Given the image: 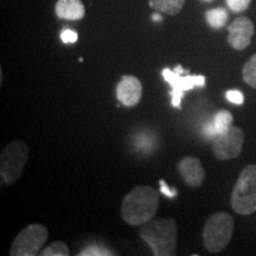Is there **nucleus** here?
I'll return each mask as SVG.
<instances>
[{"instance_id":"nucleus-16","label":"nucleus","mask_w":256,"mask_h":256,"mask_svg":"<svg viewBox=\"0 0 256 256\" xmlns=\"http://www.w3.org/2000/svg\"><path fill=\"white\" fill-rule=\"evenodd\" d=\"M242 78L248 86L256 89V54L246 62L242 70Z\"/></svg>"},{"instance_id":"nucleus-17","label":"nucleus","mask_w":256,"mask_h":256,"mask_svg":"<svg viewBox=\"0 0 256 256\" xmlns=\"http://www.w3.org/2000/svg\"><path fill=\"white\" fill-rule=\"evenodd\" d=\"M70 254L68 246L62 241H56L48 246L43 252H40L42 256H68Z\"/></svg>"},{"instance_id":"nucleus-19","label":"nucleus","mask_w":256,"mask_h":256,"mask_svg":"<svg viewBox=\"0 0 256 256\" xmlns=\"http://www.w3.org/2000/svg\"><path fill=\"white\" fill-rule=\"evenodd\" d=\"M250 2L252 0H226V4L232 12L240 14V12L246 11L249 8Z\"/></svg>"},{"instance_id":"nucleus-3","label":"nucleus","mask_w":256,"mask_h":256,"mask_svg":"<svg viewBox=\"0 0 256 256\" xmlns=\"http://www.w3.org/2000/svg\"><path fill=\"white\" fill-rule=\"evenodd\" d=\"M234 218L228 212H216L204 224L203 243L211 252H220L226 248L234 232Z\"/></svg>"},{"instance_id":"nucleus-14","label":"nucleus","mask_w":256,"mask_h":256,"mask_svg":"<svg viewBox=\"0 0 256 256\" xmlns=\"http://www.w3.org/2000/svg\"><path fill=\"white\" fill-rule=\"evenodd\" d=\"M228 12L226 8H218L206 11V19L212 28H222L228 22Z\"/></svg>"},{"instance_id":"nucleus-12","label":"nucleus","mask_w":256,"mask_h":256,"mask_svg":"<svg viewBox=\"0 0 256 256\" xmlns=\"http://www.w3.org/2000/svg\"><path fill=\"white\" fill-rule=\"evenodd\" d=\"M55 14L60 19L81 20L86 14V8L81 0H58L55 6Z\"/></svg>"},{"instance_id":"nucleus-18","label":"nucleus","mask_w":256,"mask_h":256,"mask_svg":"<svg viewBox=\"0 0 256 256\" xmlns=\"http://www.w3.org/2000/svg\"><path fill=\"white\" fill-rule=\"evenodd\" d=\"M78 255L80 256H107V255H113V252H110L107 248H104L102 246L92 244V246H88L87 248L83 249Z\"/></svg>"},{"instance_id":"nucleus-23","label":"nucleus","mask_w":256,"mask_h":256,"mask_svg":"<svg viewBox=\"0 0 256 256\" xmlns=\"http://www.w3.org/2000/svg\"><path fill=\"white\" fill-rule=\"evenodd\" d=\"M204 134H206L208 139H211V138L215 139L217 136V130L215 128V124H214V121H210V122H208L206 126H204Z\"/></svg>"},{"instance_id":"nucleus-15","label":"nucleus","mask_w":256,"mask_h":256,"mask_svg":"<svg viewBox=\"0 0 256 256\" xmlns=\"http://www.w3.org/2000/svg\"><path fill=\"white\" fill-rule=\"evenodd\" d=\"M232 120L234 116L228 110H220L217 112L214 116V124H215V128L217 130V136L218 134H222L229 130L230 127L232 126Z\"/></svg>"},{"instance_id":"nucleus-6","label":"nucleus","mask_w":256,"mask_h":256,"mask_svg":"<svg viewBox=\"0 0 256 256\" xmlns=\"http://www.w3.org/2000/svg\"><path fill=\"white\" fill-rule=\"evenodd\" d=\"M49 232L46 226L40 223H32L16 236L12 242L11 256H36L40 254L46 244Z\"/></svg>"},{"instance_id":"nucleus-4","label":"nucleus","mask_w":256,"mask_h":256,"mask_svg":"<svg viewBox=\"0 0 256 256\" xmlns=\"http://www.w3.org/2000/svg\"><path fill=\"white\" fill-rule=\"evenodd\" d=\"M232 208L240 215H250L256 211V165H248L242 170L234 188Z\"/></svg>"},{"instance_id":"nucleus-9","label":"nucleus","mask_w":256,"mask_h":256,"mask_svg":"<svg viewBox=\"0 0 256 256\" xmlns=\"http://www.w3.org/2000/svg\"><path fill=\"white\" fill-rule=\"evenodd\" d=\"M228 43L232 49L242 51L247 49L254 36V24L248 17H238L228 26Z\"/></svg>"},{"instance_id":"nucleus-8","label":"nucleus","mask_w":256,"mask_h":256,"mask_svg":"<svg viewBox=\"0 0 256 256\" xmlns=\"http://www.w3.org/2000/svg\"><path fill=\"white\" fill-rule=\"evenodd\" d=\"M244 133L240 127L232 126L226 132L218 134L212 144V153L218 160L235 159L241 154Z\"/></svg>"},{"instance_id":"nucleus-2","label":"nucleus","mask_w":256,"mask_h":256,"mask_svg":"<svg viewBox=\"0 0 256 256\" xmlns=\"http://www.w3.org/2000/svg\"><path fill=\"white\" fill-rule=\"evenodd\" d=\"M140 238L156 256H174L177 246V223L172 218H156L142 224Z\"/></svg>"},{"instance_id":"nucleus-1","label":"nucleus","mask_w":256,"mask_h":256,"mask_svg":"<svg viewBox=\"0 0 256 256\" xmlns=\"http://www.w3.org/2000/svg\"><path fill=\"white\" fill-rule=\"evenodd\" d=\"M159 208V194L147 185L134 188L121 204V216L130 226H142L154 218Z\"/></svg>"},{"instance_id":"nucleus-13","label":"nucleus","mask_w":256,"mask_h":256,"mask_svg":"<svg viewBox=\"0 0 256 256\" xmlns=\"http://www.w3.org/2000/svg\"><path fill=\"white\" fill-rule=\"evenodd\" d=\"M185 0H150V6L156 12L176 16L184 8Z\"/></svg>"},{"instance_id":"nucleus-7","label":"nucleus","mask_w":256,"mask_h":256,"mask_svg":"<svg viewBox=\"0 0 256 256\" xmlns=\"http://www.w3.org/2000/svg\"><path fill=\"white\" fill-rule=\"evenodd\" d=\"M185 70L178 66L174 69V72L165 68L162 70V76H164L165 81L170 83L172 87L171 96H172V106L174 108H180L182 98H183L184 92L194 89L196 87H206V78L203 75H186L183 76Z\"/></svg>"},{"instance_id":"nucleus-11","label":"nucleus","mask_w":256,"mask_h":256,"mask_svg":"<svg viewBox=\"0 0 256 256\" xmlns=\"http://www.w3.org/2000/svg\"><path fill=\"white\" fill-rule=\"evenodd\" d=\"M178 171L185 184L200 188L206 179V170L196 156H185L178 162Z\"/></svg>"},{"instance_id":"nucleus-10","label":"nucleus","mask_w":256,"mask_h":256,"mask_svg":"<svg viewBox=\"0 0 256 256\" xmlns=\"http://www.w3.org/2000/svg\"><path fill=\"white\" fill-rule=\"evenodd\" d=\"M142 86L139 78L124 75L116 86V98L124 107H134L142 100Z\"/></svg>"},{"instance_id":"nucleus-20","label":"nucleus","mask_w":256,"mask_h":256,"mask_svg":"<svg viewBox=\"0 0 256 256\" xmlns=\"http://www.w3.org/2000/svg\"><path fill=\"white\" fill-rule=\"evenodd\" d=\"M226 96V100L234 104H243V102H244V96L240 90H228Z\"/></svg>"},{"instance_id":"nucleus-5","label":"nucleus","mask_w":256,"mask_h":256,"mask_svg":"<svg viewBox=\"0 0 256 256\" xmlns=\"http://www.w3.org/2000/svg\"><path fill=\"white\" fill-rule=\"evenodd\" d=\"M28 156V146L22 140H14L2 150L0 156V178L2 185H12L20 178Z\"/></svg>"},{"instance_id":"nucleus-22","label":"nucleus","mask_w":256,"mask_h":256,"mask_svg":"<svg viewBox=\"0 0 256 256\" xmlns=\"http://www.w3.org/2000/svg\"><path fill=\"white\" fill-rule=\"evenodd\" d=\"M159 185H160V192H162V194L168 198H174V197H177V190L176 188H170L168 185L165 183V180H160L159 182Z\"/></svg>"},{"instance_id":"nucleus-21","label":"nucleus","mask_w":256,"mask_h":256,"mask_svg":"<svg viewBox=\"0 0 256 256\" xmlns=\"http://www.w3.org/2000/svg\"><path fill=\"white\" fill-rule=\"evenodd\" d=\"M78 32L70 30V28H66V30H64L62 34H60V40H62L63 43L66 44L75 43V42L78 40Z\"/></svg>"},{"instance_id":"nucleus-24","label":"nucleus","mask_w":256,"mask_h":256,"mask_svg":"<svg viewBox=\"0 0 256 256\" xmlns=\"http://www.w3.org/2000/svg\"><path fill=\"white\" fill-rule=\"evenodd\" d=\"M152 19H153V20H158V22H160V20H162V16L156 14L152 16Z\"/></svg>"}]
</instances>
